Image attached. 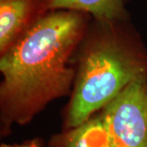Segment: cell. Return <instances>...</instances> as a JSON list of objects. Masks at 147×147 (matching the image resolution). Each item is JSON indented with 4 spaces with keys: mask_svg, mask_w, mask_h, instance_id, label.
<instances>
[{
    "mask_svg": "<svg viewBox=\"0 0 147 147\" xmlns=\"http://www.w3.org/2000/svg\"><path fill=\"white\" fill-rule=\"evenodd\" d=\"M79 13L61 11L34 22L0 59L2 120L25 124L50 101L68 94L74 79L69 58L82 36Z\"/></svg>",
    "mask_w": 147,
    "mask_h": 147,
    "instance_id": "1",
    "label": "cell"
},
{
    "mask_svg": "<svg viewBox=\"0 0 147 147\" xmlns=\"http://www.w3.org/2000/svg\"><path fill=\"white\" fill-rule=\"evenodd\" d=\"M33 0H0V51L4 53L18 39L26 24Z\"/></svg>",
    "mask_w": 147,
    "mask_h": 147,
    "instance_id": "4",
    "label": "cell"
},
{
    "mask_svg": "<svg viewBox=\"0 0 147 147\" xmlns=\"http://www.w3.org/2000/svg\"><path fill=\"white\" fill-rule=\"evenodd\" d=\"M147 74V53L115 33L92 40L81 57L67 113L74 128L103 109L128 84Z\"/></svg>",
    "mask_w": 147,
    "mask_h": 147,
    "instance_id": "2",
    "label": "cell"
},
{
    "mask_svg": "<svg viewBox=\"0 0 147 147\" xmlns=\"http://www.w3.org/2000/svg\"><path fill=\"white\" fill-rule=\"evenodd\" d=\"M59 147H111L108 131L100 115L71 128Z\"/></svg>",
    "mask_w": 147,
    "mask_h": 147,
    "instance_id": "5",
    "label": "cell"
},
{
    "mask_svg": "<svg viewBox=\"0 0 147 147\" xmlns=\"http://www.w3.org/2000/svg\"><path fill=\"white\" fill-rule=\"evenodd\" d=\"M100 116L111 147H147V74L128 84Z\"/></svg>",
    "mask_w": 147,
    "mask_h": 147,
    "instance_id": "3",
    "label": "cell"
},
{
    "mask_svg": "<svg viewBox=\"0 0 147 147\" xmlns=\"http://www.w3.org/2000/svg\"><path fill=\"white\" fill-rule=\"evenodd\" d=\"M48 7L56 10L86 11L101 21L120 18L123 12V0H49Z\"/></svg>",
    "mask_w": 147,
    "mask_h": 147,
    "instance_id": "6",
    "label": "cell"
},
{
    "mask_svg": "<svg viewBox=\"0 0 147 147\" xmlns=\"http://www.w3.org/2000/svg\"><path fill=\"white\" fill-rule=\"evenodd\" d=\"M5 147V146H3ZM9 147H38L35 143H29L26 145H21V146H9Z\"/></svg>",
    "mask_w": 147,
    "mask_h": 147,
    "instance_id": "7",
    "label": "cell"
}]
</instances>
